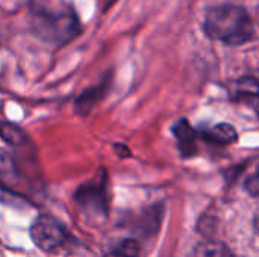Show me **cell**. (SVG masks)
<instances>
[{
    "mask_svg": "<svg viewBox=\"0 0 259 257\" xmlns=\"http://www.w3.org/2000/svg\"><path fill=\"white\" fill-rule=\"evenodd\" d=\"M76 204L87 218L103 220L108 214L106 174L102 173L94 180L82 185L74 194Z\"/></svg>",
    "mask_w": 259,
    "mask_h": 257,
    "instance_id": "4",
    "label": "cell"
},
{
    "mask_svg": "<svg viewBox=\"0 0 259 257\" xmlns=\"http://www.w3.org/2000/svg\"><path fill=\"white\" fill-rule=\"evenodd\" d=\"M0 135L3 136L5 141L14 145H18L24 141V135L15 126H11L8 123H0Z\"/></svg>",
    "mask_w": 259,
    "mask_h": 257,
    "instance_id": "11",
    "label": "cell"
},
{
    "mask_svg": "<svg viewBox=\"0 0 259 257\" xmlns=\"http://www.w3.org/2000/svg\"><path fill=\"white\" fill-rule=\"evenodd\" d=\"M175 136L178 139V145L181 148V153L187 158L193 156L196 153V132L188 124L187 120H179L173 127Z\"/></svg>",
    "mask_w": 259,
    "mask_h": 257,
    "instance_id": "7",
    "label": "cell"
},
{
    "mask_svg": "<svg viewBox=\"0 0 259 257\" xmlns=\"http://www.w3.org/2000/svg\"><path fill=\"white\" fill-rule=\"evenodd\" d=\"M29 26L33 35L53 45H65L82 32L79 17L70 6L52 8L39 2L29 8Z\"/></svg>",
    "mask_w": 259,
    "mask_h": 257,
    "instance_id": "1",
    "label": "cell"
},
{
    "mask_svg": "<svg viewBox=\"0 0 259 257\" xmlns=\"http://www.w3.org/2000/svg\"><path fill=\"white\" fill-rule=\"evenodd\" d=\"M234 98L237 101L246 103L249 108H252L259 114V83L255 79L246 77L238 80Z\"/></svg>",
    "mask_w": 259,
    "mask_h": 257,
    "instance_id": "5",
    "label": "cell"
},
{
    "mask_svg": "<svg viewBox=\"0 0 259 257\" xmlns=\"http://www.w3.org/2000/svg\"><path fill=\"white\" fill-rule=\"evenodd\" d=\"M253 226H255V230L259 233V211L255 214V218H253Z\"/></svg>",
    "mask_w": 259,
    "mask_h": 257,
    "instance_id": "13",
    "label": "cell"
},
{
    "mask_svg": "<svg viewBox=\"0 0 259 257\" xmlns=\"http://www.w3.org/2000/svg\"><path fill=\"white\" fill-rule=\"evenodd\" d=\"M30 238L46 253H61L71 242L68 230L55 218L41 215L30 227Z\"/></svg>",
    "mask_w": 259,
    "mask_h": 257,
    "instance_id": "3",
    "label": "cell"
},
{
    "mask_svg": "<svg viewBox=\"0 0 259 257\" xmlns=\"http://www.w3.org/2000/svg\"><path fill=\"white\" fill-rule=\"evenodd\" d=\"M108 86H109V80L105 79L99 85H96L94 88H90L83 94H80L77 97V100H76V111L79 114H82V115L90 114L91 109L105 97V94L108 91Z\"/></svg>",
    "mask_w": 259,
    "mask_h": 257,
    "instance_id": "6",
    "label": "cell"
},
{
    "mask_svg": "<svg viewBox=\"0 0 259 257\" xmlns=\"http://www.w3.org/2000/svg\"><path fill=\"white\" fill-rule=\"evenodd\" d=\"M244 189L253 195V197H259V168L256 173H253L252 176H249L244 182Z\"/></svg>",
    "mask_w": 259,
    "mask_h": 257,
    "instance_id": "12",
    "label": "cell"
},
{
    "mask_svg": "<svg viewBox=\"0 0 259 257\" xmlns=\"http://www.w3.org/2000/svg\"><path fill=\"white\" fill-rule=\"evenodd\" d=\"M196 257H234V254L225 244L208 242L197 247Z\"/></svg>",
    "mask_w": 259,
    "mask_h": 257,
    "instance_id": "10",
    "label": "cell"
},
{
    "mask_svg": "<svg viewBox=\"0 0 259 257\" xmlns=\"http://www.w3.org/2000/svg\"><path fill=\"white\" fill-rule=\"evenodd\" d=\"M141 248L135 239H123L117 245L111 247L103 257H140Z\"/></svg>",
    "mask_w": 259,
    "mask_h": 257,
    "instance_id": "9",
    "label": "cell"
},
{
    "mask_svg": "<svg viewBox=\"0 0 259 257\" xmlns=\"http://www.w3.org/2000/svg\"><path fill=\"white\" fill-rule=\"evenodd\" d=\"M202 136L208 142H212L215 145H229V144H234L238 138L237 130L228 123H220V124L205 130L202 133Z\"/></svg>",
    "mask_w": 259,
    "mask_h": 257,
    "instance_id": "8",
    "label": "cell"
},
{
    "mask_svg": "<svg viewBox=\"0 0 259 257\" xmlns=\"http://www.w3.org/2000/svg\"><path fill=\"white\" fill-rule=\"evenodd\" d=\"M203 29L209 38L229 45H241L255 35L250 15L235 5H222L209 9Z\"/></svg>",
    "mask_w": 259,
    "mask_h": 257,
    "instance_id": "2",
    "label": "cell"
}]
</instances>
